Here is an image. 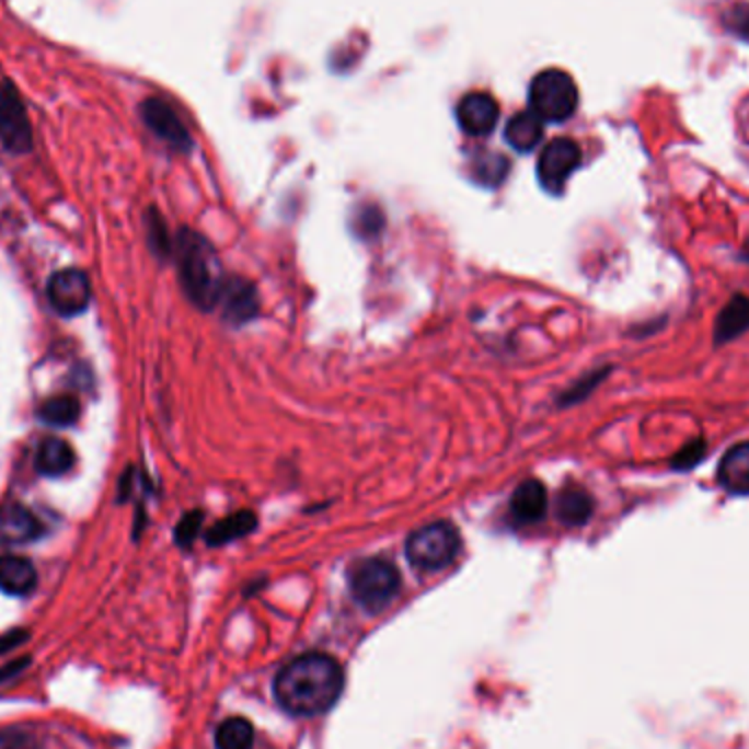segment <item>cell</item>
<instances>
[{
	"instance_id": "cell-5",
	"label": "cell",
	"mask_w": 749,
	"mask_h": 749,
	"mask_svg": "<svg viewBox=\"0 0 749 749\" xmlns=\"http://www.w3.org/2000/svg\"><path fill=\"white\" fill-rule=\"evenodd\" d=\"M460 552V534L451 521H434L407 537V561L418 569H442Z\"/></svg>"
},
{
	"instance_id": "cell-2",
	"label": "cell",
	"mask_w": 749,
	"mask_h": 749,
	"mask_svg": "<svg viewBox=\"0 0 749 749\" xmlns=\"http://www.w3.org/2000/svg\"><path fill=\"white\" fill-rule=\"evenodd\" d=\"M173 256L184 293L201 309L217 304L221 289L219 261L212 245L193 230H182L173 243Z\"/></svg>"
},
{
	"instance_id": "cell-1",
	"label": "cell",
	"mask_w": 749,
	"mask_h": 749,
	"mask_svg": "<svg viewBox=\"0 0 749 749\" xmlns=\"http://www.w3.org/2000/svg\"><path fill=\"white\" fill-rule=\"evenodd\" d=\"M344 688L339 664L324 653H307L291 659L274 681V694L283 710L296 716L326 712Z\"/></svg>"
},
{
	"instance_id": "cell-21",
	"label": "cell",
	"mask_w": 749,
	"mask_h": 749,
	"mask_svg": "<svg viewBox=\"0 0 749 749\" xmlns=\"http://www.w3.org/2000/svg\"><path fill=\"white\" fill-rule=\"evenodd\" d=\"M254 740V729L245 718H226L215 734L217 749H250Z\"/></svg>"
},
{
	"instance_id": "cell-22",
	"label": "cell",
	"mask_w": 749,
	"mask_h": 749,
	"mask_svg": "<svg viewBox=\"0 0 749 749\" xmlns=\"http://www.w3.org/2000/svg\"><path fill=\"white\" fill-rule=\"evenodd\" d=\"M79 401L72 394H61L42 405L39 418L50 427H68L79 418Z\"/></svg>"
},
{
	"instance_id": "cell-23",
	"label": "cell",
	"mask_w": 749,
	"mask_h": 749,
	"mask_svg": "<svg viewBox=\"0 0 749 749\" xmlns=\"http://www.w3.org/2000/svg\"><path fill=\"white\" fill-rule=\"evenodd\" d=\"M506 173H508V160L499 153H488L475 162V177L482 184L495 186L506 177Z\"/></svg>"
},
{
	"instance_id": "cell-16",
	"label": "cell",
	"mask_w": 749,
	"mask_h": 749,
	"mask_svg": "<svg viewBox=\"0 0 749 749\" xmlns=\"http://www.w3.org/2000/svg\"><path fill=\"white\" fill-rule=\"evenodd\" d=\"M504 138L519 153L532 151L539 145V140L543 138V120L537 114H532L530 110L519 112L506 123Z\"/></svg>"
},
{
	"instance_id": "cell-26",
	"label": "cell",
	"mask_w": 749,
	"mask_h": 749,
	"mask_svg": "<svg viewBox=\"0 0 749 749\" xmlns=\"http://www.w3.org/2000/svg\"><path fill=\"white\" fill-rule=\"evenodd\" d=\"M0 749H35V742L26 731L0 729Z\"/></svg>"
},
{
	"instance_id": "cell-12",
	"label": "cell",
	"mask_w": 749,
	"mask_h": 749,
	"mask_svg": "<svg viewBox=\"0 0 749 749\" xmlns=\"http://www.w3.org/2000/svg\"><path fill=\"white\" fill-rule=\"evenodd\" d=\"M39 519L20 504H9L0 510V541L18 545L28 543L42 534Z\"/></svg>"
},
{
	"instance_id": "cell-19",
	"label": "cell",
	"mask_w": 749,
	"mask_h": 749,
	"mask_svg": "<svg viewBox=\"0 0 749 749\" xmlns=\"http://www.w3.org/2000/svg\"><path fill=\"white\" fill-rule=\"evenodd\" d=\"M749 329V298L745 296H736L734 300L727 302V307L721 311L718 320H716V339L725 342L736 337L738 333Z\"/></svg>"
},
{
	"instance_id": "cell-13",
	"label": "cell",
	"mask_w": 749,
	"mask_h": 749,
	"mask_svg": "<svg viewBox=\"0 0 749 749\" xmlns=\"http://www.w3.org/2000/svg\"><path fill=\"white\" fill-rule=\"evenodd\" d=\"M548 510V493L539 480L521 482L510 497V515L519 523L539 521Z\"/></svg>"
},
{
	"instance_id": "cell-4",
	"label": "cell",
	"mask_w": 749,
	"mask_h": 749,
	"mask_svg": "<svg viewBox=\"0 0 749 749\" xmlns=\"http://www.w3.org/2000/svg\"><path fill=\"white\" fill-rule=\"evenodd\" d=\"M353 598L368 611L383 609L401 587L399 569L379 556L357 561L348 572Z\"/></svg>"
},
{
	"instance_id": "cell-20",
	"label": "cell",
	"mask_w": 749,
	"mask_h": 749,
	"mask_svg": "<svg viewBox=\"0 0 749 749\" xmlns=\"http://www.w3.org/2000/svg\"><path fill=\"white\" fill-rule=\"evenodd\" d=\"M254 526H256V515L250 510H239V512H232V515L223 517L221 521H217L208 530L206 539L210 545H221V543H228L232 539H239V537L252 532Z\"/></svg>"
},
{
	"instance_id": "cell-8",
	"label": "cell",
	"mask_w": 749,
	"mask_h": 749,
	"mask_svg": "<svg viewBox=\"0 0 749 749\" xmlns=\"http://www.w3.org/2000/svg\"><path fill=\"white\" fill-rule=\"evenodd\" d=\"M0 140L9 151L31 149V125L20 94L9 81H0Z\"/></svg>"
},
{
	"instance_id": "cell-24",
	"label": "cell",
	"mask_w": 749,
	"mask_h": 749,
	"mask_svg": "<svg viewBox=\"0 0 749 749\" xmlns=\"http://www.w3.org/2000/svg\"><path fill=\"white\" fill-rule=\"evenodd\" d=\"M199 526H201V512L195 510V512L184 515L182 521H180L177 528H175V541H177L180 545H191L193 539H195L197 532H199Z\"/></svg>"
},
{
	"instance_id": "cell-11",
	"label": "cell",
	"mask_w": 749,
	"mask_h": 749,
	"mask_svg": "<svg viewBox=\"0 0 749 749\" xmlns=\"http://www.w3.org/2000/svg\"><path fill=\"white\" fill-rule=\"evenodd\" d=\"M499 107L488 92H469L456 107V118L469 136H486L497 125Z\"/></svg>"
},
{
	"instance_id": "cell-14",
	"label": "cell",
	"mask_w": 749,
	"mask_h": 749,
	"mask_svg": "<svg viewBox=\"0 0 749 749\" xmlns=\"http://www.w3.org/2000/svg\"><path fill=\"white\" fill-rule=\"evenodd\" d=\"M718 484L734 495H749V442L736 445L723 456Z\"/></svg>"
},
{
	"instance_id": "cell-9",
	"label": "cell",
	"mask_w": 749,
	"mask_h": 749,
	"mask_svg": "<svg viewBox=\"0 0 749 749\" xmlns=\"http://www.w3.org/2000/svg\"><path fill=\"white\" fill-rule=\"evenodd\" d=\"M140 114H142L145 125L160 140H164L169 147H173L177 151H188L191 149L188 129L184 127V123L180 120V116L175 114V110L166 101H162L158 96H151V99H147L142 103Z\"/></svg>"
},
{
	"instance_id": "cell-3",
	"label": "cell",
	"mask_w": 749,
	"mask_h": 749,
	"mask_svg": "<svg viewBox=\"0 0 749 749\" xmlns=\"http://www.w3.org/2000/svg\"><path fill=\"white\" fill-rule=\"evenodd\" d=\"M528 103L543 123H563L576 112L578 88L565 70L545 68L532 77Z\"/></svg>"
},
{
	"instance_id": "cell-25",
	"label": "cell",
	"mask_w": 749,
	"mask_h": 749,
	"mask_svg": "<svg viewBox=\"0 0 749 749\" xmlns=\"http://www.w3.org/2000/svg\"><path fill=\"white\" fill-rule=\"evenodd\" d=\"M381 223H383V215L379 212V208L377 206H366V208H359V212H357L355 230L359 234H377Z\"/></svg>"
},
{
	"instance_id": "cell-10",
	"label": "cell",
	"mask_w": 749,
	"mask_h": 749,
	"mask_svg": "<svg viewBox=\"0 0 749 749\" xmlns=\"http://www.w3.org/2000/svg\"><path fill=\"white\" fill-rule=\"evenodd\" d=\"M217 304L223 311V318L232 324L250 322L258 311V298L256 289L250 280L241 276H228L221 283Z\"/></svg>"
},
{
	"instance_id": "cell-17",
	"label": "cell",
	"mask_w": 749,
	"mask_h": 749,
	"mask_svg": "<svg viewBox=\"0 0 749 749\" xmlns=\"http://www.w3.org/2000/svg\"><path fill=\"white\" fill-rule=\"evenodd\" d=\"M72 464H74V451H72V447L66 440H61V438H46L37 447L35 469L42 475L59 477V475L68 473L72 469Z\"/></svg>"
},
{
	"instance_id": "cell-7",
	"label": "cell",
	"mask_w": 749,
	"mask_h": 749,
	"mask_svg": "<svg viewBox=\"0 0 749 749\" xmlns=\"http://www.w3.org/2000/svg\"><path fill=\"white\" fill-rule=\"evenodd\" d=\"M46 296L50 307L64 315V318H72L79 315L81 311H85L88 302H90V280L85 276V272L81 269H59L50 276L48 287H46Z\"/></svg>"
},
{
	"instance_id": "cell-6",
	"label": "cell",
	"mask_w": 749,
	"mask_h": 749,
	"mask_svg": "<svg viewBox=\"0 0 749 749\" xmlns=\"http://www.w3.org/2000/svg\"><path fill=\"white\" fill-rule=\"evenodd\" d=\"M580 158H583L580 147L572 138L550 140L537 160V175L543 188L558 193L563 184L567 182V177L580 164Z\"/></svg>"
},
{
	"instance_id": "cell-27",
	"label": "cell",
	"mask_w": 749,
	"mask_h": 749,
	"mask_svg": "<svg viewBox=\"0 0 749 749\" xmlns=\"http://www.w3.org/2000/svg\"><path fill=\"white\" fill-rule=\"evenodd\" d=\"M149 239H151V243H153L158 254H169V250H173V245H171V241L166 237V228H164V223L160 221L158 215L149 219Z\"/></svg>"
},
{
	"instance_id": "cell-18",
	"label": "cell",
	"mask_w": 749,
	"mask_h": 749,
	"mask_svg": "<svg viewBox=\"0 0 749 749\" xmlns=\"http://www.w3.org/2000/svg\"><path fill=\"white\" fill-rule=\"evenodd\" d=\"M591 497L580 486H567L556 497V517L567 526H580L591 515Z\"/></svg>"
},
{
	"instance_id": "cell-15",
	"label": "cell",
	"mask_w": 749,
	"mask_h": 749,
	"mask_svg": "<svg viewBox=\"0 0 749 749\" xmlns=\"http://www.w3.org/2000/svg\"><path fill=\"white\" fill-rule=\"evenodd\" d=\"M37 583V572L33 563L24 556H0V589L9 596H24Z\"/></svg>"
}]
</instances>
